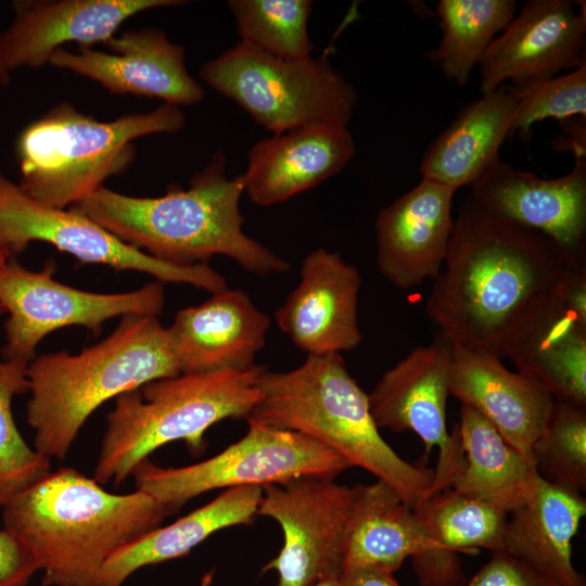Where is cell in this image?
<instances>
[{"label": "cell", "mask_w": 586, "mask_h": 586, "mask_svg": "<svg viewBox=\"0 0 586 586\" xmlns=\"http://www.w3.org/2000/svg\"><path fill=\"white\" fill-rule=\"evenodd\" d=\"M577 267L547 235L486 212L468 194L425 311L449 343L502 359L524 321Z\"/></svg>", "instance_id": "6da1fadb"}, {"label": "cell", "mask_w": 586, "mask_h": 586, "mask_svg": "<svg viewBox=\"0 0 586 586\" xmlns=\"http://www.w3.org/2000/svg\"><path fill=\"white\" fill-rule=\"evenodd\" d=\"M225 152L216 151L190 180L162 196H131L101 187L71 209L126 244L178 266L207 264L227 256L256 276L282 273L289 263L243 231L239 203L243 176L229 179Z\"/></svg>", "instance_id": "7a4b0ae2"}, {"label": "cell", "mask_w": 586, "mask_h": 586, "mask_svg": "<svg viewBox=\"0 0 586 586\" xmlns=\"http://www.w3.org/2000/svg\"><path fill=\"white\" fill-rule=\"evenodd\" d=\"M1 509L3 528L43 572L41 586H97L114 552L178 511L139 489L110 493L73 468L48 473Z\"/></svg>", "instance_id": "3957f363"}, {"label": "cell", "mask_w": 586, "mask_h": 586, "mask_svg": "<svg viewBox=\"0 0 586 586\" xmlns=\"http://www.w3.org/2000/svg\"><path fill=\"white\" fill-rule=\"evenodd\" d=\"M178 374L166 328L152 315L123 316L109 336L79 354L59 351L34 358L26 407L34 448L49 460H63L103 403Z\"/></svg>", "instance_id": "277c9868"}, {"label": "cell", "mask_w": 586, "mask_h": 586, "mask_svg": "<svg viewBox=\"0 0 586 586\" xmlns=\"http://www.w3.org/2000/svg\"><path fill=\"white\" fill-rule=\"evenodd\" d=\"M260 398L247 423L304 434L390 485L413 508L426 498L434 470L413 466L384 441L366 394L349 374L340 353L307 355L285 372L265 368Z\"/></svg>", "instance_id": "5b68a950"}, {"label": "cell", "mask_w": 586, "mask_h": 586, "mask_svg": "<svg viewBox=\"0 0 586 586\" xmlns=\"http://www.w3.org/2000/svg\"><path fill=\"white\" fill-rule=\"evenodd\" d=\"M264 367L181 373L120 394L106 417L93 479L123 483L157 448L183 441L201 455L204 434L228 418H246L260 398Z\"/></svg>", "instance_id": "8992f818"}, {"label": "cell", "mask_w": 586, "mask_h": 586, "mask_svg": "<svg viewBox=\"0 0 586 586\" xmlns=\"http://www.w3.org/2000/svg\"><path fill=\"white\" fill-rule=\"evenodd\" d=\"M186 124L179 106L163 103L146 113L101 122L67 102L27 125L16 141L20 188L51 207L74 205L124 173L133 162V140L173 133Z\"/></svg>", "instance_id": "52a82bcc"}, {"label": "cell", "mask_w": 586, "mask_h": 586, "mask_svg": "<svg viewBox=\"0 0 586 586\" xmlns=\"http://www.w3.org/2000/svg\"><path fill=\"white\" fill-rule=\"evenodd\" d=\"M199 75L272 133L320 123L347 126L357 103L355 88L326 55L290 61L239 41L203 63Z\"/></svg>", "instance_id": "ba28073f"}, {"label": "cell", "mask_w": 586, "mask_h": 586, "mask_svg": "<svg viewBox=\"0 0 586 586\" xmlns=\"http://www.w3.org/2000/svg\"><path fill=\"white\" fill-rule=\"evenodd\" d=\"M349 468L341 455L304 434L249 423L242 438L212 458L180 468H162L145 459L131 475L137 489L179 510L217 488H264L307 475L334 479Z\"/></svg>", "instance_id": "9c48e42d"}, {"label": "cell", "mask_w": 586, "mask_h": 586, "mask_svg": "<svg viewBox=\"0 0 586 586\" xmlns=\"http://www.w3.org/2000/svg\"><path fill=\"white\" fill-rule=\"evenodd\" d=\"M54 270L51 263L42 271L28 270L15 257L0 268V304L9 314L4 359L31 361L40 341L61 328L80 326L100 332L112 318L158 316L164 308V283L157 280L130 292L95 293L54 280Z\"/></svg>", "instance_id": "30bf717a"}, {"label": "cell", "mask_w": 586, "mask_h": 586, "mask_svg": "<svg viewBox=\"0 0 586 586\" xmlns=\"http://www.w3.org/2000/svg\"><path fill=\"white\" fill-rule=\"evenodd\" d=\"M34 241L50 243L85 264L144 272L162 283H184L212 293L227 289L225 277L208 264L178 266L156 259L82 214L35 201L0 174V247L12 258Z\"/></svg>", "instance_id": "8fae6325"}, {"label": "cell", "mask_w": 586, "mask_h": 586, "mask_svg": "<svg viewBox=\"0 0 586 586\" xmlns=\"http://www.w3.org/2000/svg\"><path fill=\"white\" fill-rule=\"evenodd\" d=\"M354 501L355 486L334 479L307 475L265 486L257 515L279 523L283 545L263 572L276 571L277 586H315L339 578Z\"/></svg>", "instance_id": "7c38bea8"}, {"label": "cell", "mask_w": 586, "mask_h": 586, "mask_svg": "<svg viewBox=\"0 0 586 586\" xmlns=\"http://www.w3.org/2000/svg\"><path fill=\"white\" fill-rule=\"evenodd\" d=\"M450 364V343L440 335L429 345L416 347L385 371L368 394L379 429L413 432L421 438L426 454L433 447L438 448L430 495L449 488L464 462L456 425L451 435L446 426Z\"/></svg>", "instance_id": "4fadbf2b"}, {"label": "cell", "mask_w": 586, "mask_h": 586, "mask_svg": "<svg viewBox=\"0 0 586 586\" xmlns=\"http://www.w3.org/2000/svg\"><path fill=\"white\" fill-rule=\"evenodd\" d=\"M585 63V1L528 0L483 54L480 90L523 87Z\"/></svg>", "instance_id": "5bb4252c"}, {"label": "cell", "mask_w": 586, "mask_h": 586, "mask_svg": "<svg viewBox=\"0 0 586 586\" xmlns=\"http://www.w3.org/2000/svg\"><path fill=\"white\" fill-rule=\"evenodd\" d=\"M469 195L486 212L547 235L575 266H586V157L555 178L497 158Z\"/></svg>", "instance_id": "9a60e30c"}, {"label": "cell", "mask_w": 586, "mask_h": 586, "mask_svg": "<svg viewBox=\"0 0 586 586\" xmlns=\"http://www.w3.org/2000/svg\"><path fill=\"white\" fill-rule=\"evenodd\" d=\"M104 44L112 53L90 47H80L77 53L60 48L49 63L88 77L115 94L153 97L176 106L203 100V87L186 67L183 47L171 42L164 30H127Z\"/></svg>", "instance_id": "2e32d148"}, {"label": "cell", "mask_w": 586, "mask_h": 586, "mask_svg": "<svg viewBox=\"0 0 586 586\" xmlns=\"http://www.w3.org/2000/svg\"><path fill=\"white\" fill-rule=\"evenodd\" d=\"M358 269L339 252L318 247L301 266L300 282L275 313L279 329L307 355L356 348L362 341L358 324Z\"/></svg>", "instance_id": "e0dca14e"}, {"label": "cell", "mask_w": 586, "mask_h": 586, "mask_svg": "<svg viewBox=\"0 0 586 586\" xmlns=\"http://www.w3.org/2000/svg\"><path fill=\"white\" fill-rule=\"evenodd\" d=\"M449 394L480 412L532 466L555 397L530 375L510 371L501 358L451 344Z\"/></svg>", "instance_id": "ac0fdd59"}, {"label": "cell", "mask_w": 586, "mask_h": 586, "mask_svg": "<svg viewBox=\"0 0 586 586\" xmlns=\"http://www.w3.org/2000/svg\"><path fill=\"white\" fill-rule=\"evenodd\" d=\"M456 190L422 178L382 208L375 221L377 264L398 289H410L441 272L454 228Z\"/></svg>", "instance_id": "d6986e66"}, {"label": "cell", "mask_w": 586, "mask_h": 586, "mask_svg": "<svg viewBox=\"0 0 586 586\" xmlns=\"http://www.w3.org/2000/svg\"><path fill=\"white\" fill-rule=\"evenodd\" d=\"M179 0H16L14 17L3 31L7 66L41 67L66 42L90 47L105 42L129 17Z\"/></svg>", "instance_id": "ffe728a7"}, {"label": "cell", "mask_w": 586, "mask_h": 586, "mask_svg": "<svg viewBox=\"0 0 586 586\" xmlns=\"http://www.w3.org/2000/svg\"><path fill=\"white\" fill-rule=\"evenodd\" d=\"M270 322L244 291L227 288L178 310L166 332L180 374L244 370L254 366Z\"/></svg>", "instance_id": "44dd1931"}, {"label": "cell", "mask_w": 586, "mask_h": 586, "mask_svg": "<svg viewBox=\"0 0 586 586\" xmlns=\"http://www.w3.org/2000/svg\"><path fill=\"white\" fill-rule=\"evenodd\" d=\"M355 154L348 127L311 124L256 142L242 175L244 192L258 206H271L340 173Z\"/></svg>", "instance_id": "7402d4cb"}, {"label": "cell", "mask_w": 586, "mask_h": 586, "mask_svg": "<svg viewBox=\"0 0 586 586\" xmlns=\"http://www.w3.org/2000/svg\"><path fill=\"white\" fill-rule=\"evenodd\" d=\"M563 283L524 321L504 358L555 398L586 405V306L570 300Z\"/></svg>", "instance_id": "603a6c76"}, {"label": "cell", "mask_w": 586, "mask_h": 586, "mask_svg": "<svg viewBox=\"0 0 586 586\" xmlns=\"http://www.w3.org/2000/svg\"><path fill=\"white\" fill-rule=\"evenodd\" d=\"M431 546L411 558L419 586H463L468 579L459 553L502 551L508 512L446 488L412 508Z\"/></svg>", "instance_id": "cb8c5ba5"}, {"label": "cell", "mask_w": 586, "mask_h": 586, "mask_svg": "<svg viewBox=\"0 0 586 586\" xmlns=\"http://www.w3.org/2000/svg\"><path fill=\"white\" fill-rule=\"evenodd\" d=\"M585 514L582 494L536 472L524 498L507 515L504 551L561 586H586L572 561V543Z\"/></svg>", "instance_id": "d4e9b609"}, {"label": "cell", "mask_w": 586, "mask_h": 586, "mask_svg": "<svg viewBox=\"0 0 586 586\" xmlns=\"http://www.w3.org/2000/svg\"><path fill=\"white\" fill-rule=\"evenodd\" d=\"M518 99L504 84L466 104L448 127L425 149L419 173L422 178L455 189L471 186L497 158L512 135Z\"/></svg>", "instance_id": "484cf974"}, {"label": "cell", "mask_w": 586, "mask_h": 586, "mask_svg": "<svg viewBox=\"0 0 586 586\" xmlns=\"http://www.w3.org/2000/svg\"><path fill=\"white\" fill-rule=\"evenodd\" d=\"M262 497V486L227 488L201 508L114 552L101 569L97 586H122L137 570L187 556L217 531L251 524Z\"/></svg>", "instance_id": "4316f807"}, {"label": "cell", "mask_w": 586, "mask_h": 586, "mask_svg": "<svg viewBox=\"0 0 586 586\" xmlns=\"http://www.w3.org/2000/svg\"><path fill=\"white\" fill-rule=\"evenodd\" d=\"M430 546L412 508L390 485L381 480L355 485L345 568L394 573Z\"/></svg>", "instance_id": "83f0119b"}, {"label": "cell", "mask_w": 586, "mask_h": 586, "mask_svg": "<svg viewBox=\"0 0 586 586\" xmlns=\"http://www.w3.org/2000/svg\"><path fill=\"white\" fill-rule=\"evenodd\" d=\"M456 428L464 462L449 488L509 513L526 495L534 466L468 405L461 404Z\"/></svg>", "instance_id": "f1b7e54d"}, {"label": "cell", "mask_w": 586, "mask_h": 586, "mask_svg": "<svg viewBox=\"0 0 586 586\" xmlns=\"http://www.w3.org/2000/svg\"><path fill=\"white\" fill-rule=\"evenodd\" d=\"M514 0H441L436 7L443 35L428 53L443 74L466 86L495 35L502 31L517 11Z\"/></svg>", "instance_id": "f546056e"}, {"label": "cell", "mask_w": 586, "mask_h": 586, "mask_svg": "<svg viewBox=\"0 0 586 586\" xmlns=\"http://www.w3.org/2000/svg\"><path fill=\"white\" fill-rule=\"evenodd\" d=\"M228 7L242 42L283 60L311 56L307 23L309 0H230Z\"/></svg>", "instance_id": "4dcf8cb0"}, {"label": "cell", "mask_w": 586, "mask_h": 586, "mask_svg": "<svg viewBox=\"0 0 586 586\" xmlns=\"http://www.w3.org/2000/svg\"><path fill=\"white\" fill-rule=\"evenodd\" d=\"M537 474L582 494L586 488V405L555 398L547 423L533 446Z\"/></svg>", "instance_id": "1f68e13d"}, {"label": "cell", "mask_w": 586, "mask_h": 586, "mask_svg": "<svg viewBox=\"0 0 586 586\" xmlns=\"http://www.w3.org/2000/svg\"><path fill=\"white\" fill-rule=\"evenodd\" d=\"M28 364L0 361V508L51 472L50 460L26 443L13 418V398L28 391Z\"/></svg>", "instance_id": "d6a6232c"}, {"label": "cell", "mask_w": 586, "mask_h": 586, "mask_svg": "<svg viewBox=\"0 0 586 586\" xmlns=\"http://www.w3.org/2000/svg\"><path fill=\"white\" fill-rule=\"evenodd\" d=\"M512 88L518 99L512 135L519 131L528 137L533 125L546 118L561 123L586 117V63L570 73Z\"/></svg>", "instance_id": "836d02e7"}, {"label": "cell", "mask_w": 586, "mask_h": 586, "mask_svg": "<svg viewBox=\"0 0 586 586\" xmlns=\"http://www.w3.org/2000/svg\"><path fill=\"white\" fill-rule=\"evenodd\" d=\"M463 586H561L506 551L492 552L489 560Z\"/></svg>", "instance_id": "e575fe53"}, {"label": "cell", "mask_w": 586, "mask_h": 586, "mask_svg": "<svg viewBox=\"0 0 586 586\" xmlns=\"http://www.w3.org/2000/svg\"><path fill=\"white\" fill-rule=\"evenodd\" d=\"M37 571L30 549L8 530H0V586H27Z\"/></svg>", "instance_id": "d590c367"}, {"label": "cell", "mask_w": 586, "mask_h": 586, "mask_svg": "<svg viewBox=\"0 0 586 586\" xmlns=\"http://www.w3.org/2000/svg\"><path fill=\"white\" fill-rule=\"evenodd\" d=\"M339 582L341 586H400L393 573L360 565L345 568Z\"/></svg>", "instance_id": "8d00e7d4"}, {"label": "cell", "mask_w": 586, "mask_h": 586, "mask_svg": "<svg viewBox=\"0 0 586 586\" xmlns=\"http://www.w3.org/2000/svg\"><path fill=\"white\" fill-rule=\"evenodd\" d=\"M586 117L577 116L561 122L563 137L557 140V148L574 153L575 158L586 157Z\"/></svg>", "instance_id": "74e56055"}, {"label": "cell", "mask_w": 586, "mask_h": 586, "mask_svg": "<svg viewBox=\"0 0 586 586\" xmlns=\"http://www.w3.org/2000/svg\"><path fill=\"white\" fill-rule=\"evenodd\" d=\"M11 81V71L7 66L3 47V31H0V85L8 86Z\"/></svg>", "instance_id": "f35d334b"}, {"label": "cell", "mask_w": 586, "mask_h": 586, "mask_svg": "<svg viewBox=\"0 0 586 586\" xmlns=\"http://www.w3.org/2000/svg\"><path fill=\"white\" fill-rule=\"evenodd\" d=\"M315 586H341V585H340L339 578H333V579H327V581L317 583Z\"/></svg>", "instance_id": "ab89813d"}, {"label": "cell", "mask_w": 586, "mask_h": 586, "mask_svg": "<svg viewBox=\"0 0 586 586\" xmlns=\"http://www.w3.org/2000/svg\"><path fill=\"white\" fill-rule=\"evenodd\" d=\"M11 257L0 247V268L10 259ZM13 258V257H12Z\"/></svg>", "instance_id": "60d3db41"}, {"label": "cell", "mask_w": 586, "mask_h": 586, "mask_svg": "<svg viewBox=\"0 0 586 586\" xmlns=\"http://www.w3.org/2000/svg\"><path fill=\"white\" fill-rule=\"evenodd\" d=\"M4 311L2 305L0 304V315Z\"/></svg>", "instance_id": "b9f144b4"}]
</instances>
